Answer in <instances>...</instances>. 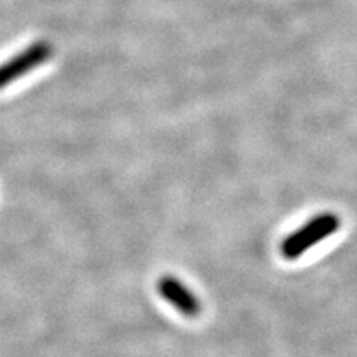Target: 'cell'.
Masks as SVG:
<instances>
[{
  "mask_svg": "<svg viewBox=\"0 0 357 357\" xmlns=\"http://www.w3.org/2000/svg\"><path fill=\"white\" fill-rule=\"evenodd\" d=\"M340 227L341 219L338 215L331 213V211L319 213L317 216L305 222L299 229L289 234L280 244V253L287 261L299 259L310 249L337 232Z\"/></svg>",
  "mask_w": 357,
  "mask_h": 357,
  "instance_id": "obj_1",
  "label": "cell"
},
{
  "mask_svg": "<svg viewBox=\"0 0 357 357\" xmlns=\"http://www.w3.org/2000/svg\"><path fill=\"white\" fill-rule=\"evenodd\" d=\"M54 55V47L48 40H35L5 63L0 64V91L13 85L22 76L29 75L48 63Z\"/></svg>",
  "mask_w": 357,
  "mask_h": 357,
  "instance_id": "obj_2",
  "label": "cell"
},
{
  "mask_svg": "<svg viewBox=\"0 0 357 357\" xmlns=\"http://www.w3.org/2000/svg\"><path fill=\"white\" fill-rule=\"evenodd\" d=\"M156 289H158V294L165 303H169L182 316L197 317L201 312L198 296L177 277L162 275L156 284Z\"/></svg>",
  "mask_w": 357,
  "mask_h": 357,
  "instance_id": "obj_3",
  "label": "cell"
}]
</instances>
